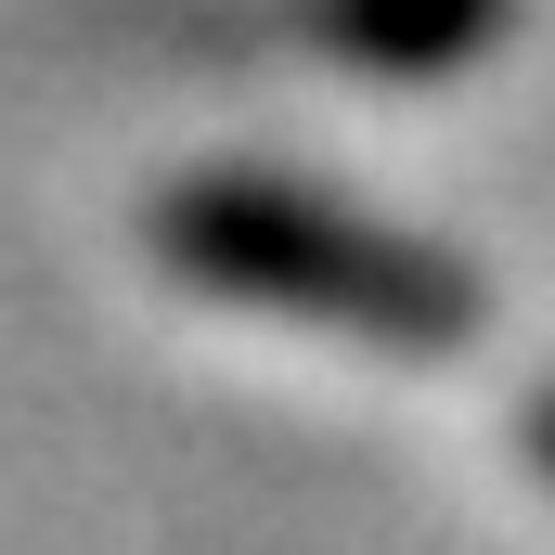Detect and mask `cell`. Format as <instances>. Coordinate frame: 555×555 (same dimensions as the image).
I'll use <instances>...</instances> for the list:
<instances>
[{"instance_id":"1","label":"cell","mask_w":555,"mask_h":555,"mask_svg":"<svg viewBox=\"0 0 555 555\" xmlns=\"http://www.w3.org/2000/svg\"><path fill=\"white\" fill-rule=\"evenodd\" d=\"M155 246H168V272H194L207 297H246V310H284V323H323V336H375V349H452L478 323V284L452 272L439 246L336 207V194L259 181V168L168 181Z\"/></svg>"},{"instance_id":"2","label":"cell","mask_w":555,"mask_h":555,"mask_svg":"<svg viewBox=\"0 0 555 555\" xmlns=\"http://www.w3.org/2000/svg\"><path fill=\"white\" fill-rule=\"evenodd\" d=\"M504 13H517V0H323L310 26H323L349 65H375V78H439V65H465V52H491Z\"/></svg>"}]
</instances>
